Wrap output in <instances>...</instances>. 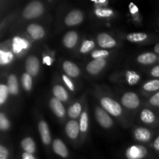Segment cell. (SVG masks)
I'll return each instance as SVG.
<instances>
[{"label": "cell", "mask_w": 159, "mask_h": 159, "mask_svg": "<svg viewBox=\"0 0 159 159\" xmlns=\"http://www.w3.org/2000/svg\"><path fill=\"white\" fill-rule=\"evenodd\" d=\"M43 12V6L40 2L34 1L27 5L23 9V16L26 19H34L40 16Z\"/></svg>", "instance_id": "obj_1"}, {"label": "cell", "mask_w": 159, "mask_h": 159, "mask_svg": "<svg viewBox=\"0 0 159 159\" xmlns=\"http://www.w3.org/2000/svg\"><path fill=\"white\" fill-rule=\"evenodd\" d=\"M152 75L154 77H159V65L155 66L153 69L152 70Z\"/></svg>", "instance_id": "obj_41"}, {"label": "cell", "mask_w": 159, "mask_h": 159, "mask_svg": "<svg viewBox=\"0 0 159 159\" xmlns=\"http://www.w3.org/2000/svg\"><path fill=\"white\" fill-rule=\"evenodd\" d=\"M21 146L23 150L25 151V152L32 154V155L35 152V142H34L32 138H26L25 139H23L21 142Z\"/></svg>", "instance_id": "obj_21"}, {"label": "cell", "mask_w": 159, "mask_h": 159, "mask_svg": "<svg viewBox=\"0 0 159 159\" xmlns=\"http://www.w3.org/2000/svg\"><path fill=\"white\" fill-rule=\"evenodd\" d=\"M23 159H36L35 157L32 155V154L27 153V152H24L22 156Z\"/></svg>", "instance_id": "obj_42"}, {"label": "cell", "mask_w": 159, "mask_h": 159, "mask_svg": "<svg viewBox=\"0 0 159 159\" xmlns=\"http://www.w3.org/2000/svg\"><path fill=\"white\" fill-rule=\"evenodd\" d=\"M9 93V89L6 85H0V104H3L8 97V94Z\"/></svg>", "instance_id": "obj_31"}, {"label": "cell", "mask_w": 159, "mask_h": 159, "mask_svg": "<svg viewBox=\"0 0 159 159\" xmlns=\"http://www.w3.org/2000/svg\"><path fill=\"white\" fill-rule=\"evenodd\" d=\"M53 150L57 155L62 158H67L68 155V149L66 146L63 143V141H61L60 139L54 140L53 142Z\"/></svg>", "instance_id": "obj_15"}, {"label": "cell", "mask_w": 159, "mask_h": 159, "mask_svg": "<svg viewBox=\"0 0 159 159\" xmlns=\"http://www.w3.org/2000/svg\"><path fill=\"white\" fill-rule=\"evenodd\" d=\"M10 127V124L6 116H5L4 113H0V129L2 130H7Z\"/></svg>", "instance_id": "obj_32"}, {"label": "cell", "mask_w": 159, "mask_h": 159, "mask_svg": "<svg viewBox=\"0 0 159 159\" xmlns=\"http://www.w3.org/2000/svg\"><path fill=\"white\" fill-rule=\"evenodd\" d=\"M78 41V34L75 31L67 33L63 38V43L68 48H72Z\"/></svg>", "instance_id": "obj_17"}, {"label": "cell", "mask_w": 159, "mask_h": 159, "mask_svg": "<svg viewBox=\"0 0 159 159\" xmlns=\"http://www.w3.org/2000/svg\"><path fill=\"white\" fill-rule=\"evenodd\" d=\"M62 79H63L64 82H65V83L66 84L67 86L68 87V89H69L71 91H74V89H75L74 85H73V83L71 82V81L69 79H68V76L63 75V76H62Z\"/></svg>", "instance_id": "obj_36"}, {"label": "cell", "mask_w": 159, "mask_h": 159, "mask_svg": "<svg viewBox=\"0 0 159 159\" xmlns=\"http://www.w3.org/2000/svg\"><path fill=\"white\" fill-rule=\"evenodd\" d=\"M40 69V62L35 56H30L26 61V72L31 76L37 75Z\"/></svg>", "instance_id": "obj_6"}, {"label": "cell", "mask_w": 159, "mask_h": 159, "mask_svg": "<svg viewBox=\"0 0 159 159\" xmlns=\"http://www.w3.org/2000/svg\"><path fill=\"white\" fill-rule=\"evenodd\" d=\"M27 32L35 40H39L43 37L45 32L43 28L38 24H30L27 26Z\"/></svg>", "instance_id": "obj_10"}, {"label": "cell", "mask_w": 159, "mask_h": 159, "mask_svg": "<svg viewBox=\"0 0 159 159\" xmlns=\"http://www.w3.org/2000/svg\"><path fill=\"white\" fill-rule=\"evenodd\" d=\"M50 107L54 112V114L58 117H62L65 116V110L61 102L57 99L56 98H52L50 101Z\"/></svg>", "instance_id": "obj_11"}, {"label": "cell", "mask_w": 159, "mask_h": 159, "mask_svg": "<svg viewBox=\"0 0 159 159\" xmlns=\"http://www.w3.org/2000/svg\"><path fill=\"white\" fill-rule=\"evenodd\" d=\"M65 130H66L67 135L70 138H71V139H75L77 138L78 134H79V130H80L79 124L75 120L69 121L67 124L66 127H65Z\"/></svg>", "instance_id": "obj_13"}, {"label": "cell", "mask_w": 159, "mask_h": 159, "mask_svg": "<svg viewBox=\"0 0 159 159\" xmlns=\"http://www.w3.org/2000/svg\"><path fill=\"white\" fill-rule=\"evenodd\" d=\"M109 55V52L106 50H99V51H95L92 53V57L95 59L102 58Z\"/></svg>", "instance_id": "obj_35"}, {"label": "cell", "mask_w": 159, "mask_h": 159, "mask_svg": "<svg viewBox=\"0 0 159 159\" xmlns=\"http://www.w3.org/2000/svg\"><path fill=\"white\" fill-rule=\"evenodd\" d=\"M83 20V15L81 11L77 10H72L65 17V23L68 26H74V25H77L81 23Z\"/></svg>", "instance_id": "obj_7"}, {"label": "cell", "mask_w": 159, "mask_h": 159, "mask_svg": "<svg viewBox=\"0 0 159 159\" xmlns=\"http://www.w3.org/2000/svg\"><path fill=\"white\" fill-rule=\"evenodd\" d=\"M82 111V106L79 102L73 104L68 110V116L71 118H77Z\"/></svg>", "instance_id": "obj_25"}, {"label": "cell", "mask_w": 159, "mask_h": 159, "mask_svg": "<svg viewBox=\"0 0 159 159\" xmlns=\"http://www.w3.org/2000/svg\"><path fill=\"white\" fill-rule=\"evenodd\" d=\"M129 9H130V12H131L132 14H134V13H136V12H138V7H137V6L132 2L130 3V5H129Z\"/></svg>", "instance_id": "obj_40"}, {"label": "cell", "mask_w": 159, "mask_h": 159, "mask_svg": "<svg viewBox=\"0 0 159 159\" xmlns=\"http://www.w3.org/2000/svg\"><path fill=\"white\" fill-rule=\"evenodd\" d=\"M29 47V43L25 39L20 37H15L12 40V51L15 54H19L23 50L26 49Z\"/></svg>", "instance_id": "obj_12"}, {"label": "cell", "mask_w": 159, "mask_h": 159, "mask_svg": "<svg viewBox=\"0 0 159 159\" xmlns=\"http://www.w3.org/2000/svg\"><path fill=\"white\" fill-rule=\"evenodd\" d=\"M151 104L153 106H156V107H159V92L157 93L156 94L154 95L150 99Z\"/></svg>", "instance_id": "obj_38"}, {"label": "cell", "mask_w": 159, "mask_h": 159, "mask_svg": "<svg viewBox=\"0 0 159 159\" xmlns=\"http://www.w3.org/2000/svg\"><path fill=\"white\" fill-rule=\"evenodd\" d=\"M146 38H147V34H144V33H132L127 36V40L133 43L143 41Z\"/></svg>", "instance_id": "obj_24"}, {"label": "cell", "mask_w": 159, "mask_h": 159, "mask_svg": "<svg viewBox=\"0 0 159 159\" xmlns=\"http://www.w3.org/2000/svg\"><path fill=\"white\" fill-rule=\"evenodd\" d=\"M53 93H54V98L58 99L59 101H66L68 99V93L66 90L61 85H55L53 88Z\"/></svg>", "instance_id": "obj_20"}, {"label": "cell", "mask_w": 159, "mask_h": 159, "mask_svg": "<svg viewBox=\"0 0 159 159\" xmlns=\"http://www.w3.org/2000/svg\"><path fill=\"white\" fill-rule=\"evenodd\" d=\"M93 2L95 3L97 9H101V7H104V6H107L109 3V2L107 0H99V1H96V0L93 1Z\"/></svg>", "instance_id": "obj_39"}, {"label": "cell", "mask_w": 159, "mask_h": 159, "mask_svg": "<svg viewBox=\"0 0 159 159\" xmlns=\"http://www.w3.org/2000/svg\"><path fill=\"white\" fill-rule=\"evenodd\" d=\"M43 61L47 65H51V61H52V60H51V58L49 57V56H45V57L43 58Z\"/></svg>", "instance_id": "obj_43"}, {"label": "cell", "mask_w": 159, "mask_h": 159, "mask_svg": "<svg viewBox=\"0 0 159 159\" xmlns=\"http://www.w3.org/2000/svg\"><path fill=\"white\" fill-rule=\"evenodd\" d=\"M22 85L23 89L26 91H30L32 88V78L28 73H24L21 78Z\"/></svg>", "instance_id": "obj_28"}, {"label": "cell", "mask_w": 159, "mask_h": 159, "mask_svg": "<svg viewBox=\"0 0 159 159\" xmlns=\"http://www.w3.org/2000/svg\"><path fill=\"white\" fill-rule=\"evenodd\" d=\"M96 15L99 17H109L113 14V10L108 9H96Z\"/></svg>", "instance_id": "obj_34"}, {"label": "cell", "mask_w": 159, "mask_h": 159, "mask_svg": "<svg viewBox=\"0 0 159 159\" xmlns=\"http://www.w3.org/2000/svg\"><path fill=\"white\" fill-rule=\"evenodd\" d=\"M157 60L156 54L153 53H144L138 56V61L144 65H148V64H153Z\"/></svg>", "instance_id": "obj_19"}, {"label": "cell", "mask_w": 159, "mask_h": 159, "mask_svg": "<svg viewBox=\"0 0 159 159\" xmlns=\"http://www.w3.org/2000/svg\"><path fill=\"white\" fill-rule=\"evenodd\" d=\"M155 51H156L157 52H158L159 53V44H157L156 45V47H155Z\"/></svg>", "instance_id": "obj_45"}, {"label": "cell", "mask_w": 159, "mask_h": 159, "mask_svg": "<svg viewBox=\"0 0 159 159\" xmlns=\"http://www.w3.org/2000/svg\"><path fill=\"white\" fill-rule=\"evenodd\" d=\"M39 131H40L41 140L43 144H49L51 142V135H50L49 128L48 124L45 121H40L38 125Z\"/></svg>", "instance_id": "obj_14"}, {"label": "cell", "mask_w": 159, "mask_h": 159, "mask_svg": "<svg viewBox=\"0 0 159 159\" xmlns=\"http://www.w3.org/2000/svg\"><path fill=\"white\" fill-rule=\"evenodd\" d=\"M13 59L12 53L9 51H4L2 50L0 51V64L1 65H6L9 64Z\"/></svg>", "instance_id": "obj_27"}, {"label": "cell", "mask_w": 159, "mask_h": 159, "mask_svg": "<svg viewBox=\"0 0 159 159\" xmlns=\"http://www.w3.org/2000/svg\"><path fill=\"white\" fill-rule=\"evenodd\" d=\"M106 66V61L103 58L94 59L87 65L86 70L89 74L96 75Z\"/></svg>", "instance_id": "obj_8"}, {"label": "cell", "mask_w": 159, "mask_h": 159, "mask_svg": "<svg viewBox=\"0 0 159 159\" xmlns=\"http://www.w3.org/2000/svg\"><path fill=\"white\" fill-rule=\"evenodd\" d=\"M122 104L128 109H135L139 106L140 99L138 95L134 93H127L121 99Z\"/></svg>", "instance_id": "obj_4"}, {"label": "cell", "mask_w": 159, "mask_h": 159, "mask_svg": "<svg viewBox=\"0 0 159 159\" xmlns=\"http://www.w3.org/2000/svg\"><path fill=\"white\" fill-rule=\"evenodd\" d=\"M95 46L94 42L92 41V40H85V41L82 43V47L80 48V52L81 53H86L88 51H91Z\"/></svg>", "instance_id": "obj_33"}, {"label": "cell", "mask_w": 159, "mask_h": 159, "mask_svg": "<svg viewBox=\"0 0 159 159\" xmlns=\"http://www.w3.org/2000/svg\"><path fill=\"white\" fill-rule=\"evenodd\" d=\"M79 127H80V130L82 132H85L88 129V115L85 112H83L81 115Z\"/></svg>", "instance_id": "obj_30"}, {"label": "cell", "mask_w": 159, "mask_h": 159, "mask_svg": "<svg viewBox=\"0 0 159 159\" xmlns=\"http://www.w3.org/2000/svg\"><path fill=\"white\" fill-rule=\"evenodd\" d=\"M64 71L68 76L71 77H77L79 75V68L73 62L66 61L63 64Z\"/></svg>", "instance_id": "obj_16"}, {"label": "cell", "mask_w": 159, "mask_h": 159, "mask_svg": "<svg viewBox=\"0 0 159 159\" xmlns=\"http://www.w3.org/2000/svg\"><path fill=\"white\" fill-rule=\"evenodd\" d=\"M96 117L98 123L104 128H109L113 124V120L111 118L102 108L97 107L96 109Z\"/></svg>", "instance_id": "obj_5"}, {"label": "cell", "mask_w": 159, "mask_h": 159, "mask_svg": "<svg viewBox=\"0 0 159 159\" xmlns=\"http://www.w3.org/2000/svg\"><path fill=\"white\" fill-rule=\"evenodd\" d=\"M134 137L140 141H148L151 138V133L148 129L140 127L135 130Z\"/></svg>", "instance_id": "obj_18"}, {"label": "cell", "mask_w": 159, "mask_h": 159, "mask_svg": "<svg viewBox=\"0 0 159 159\" xmlns=\"http://www.w3.org/2000/svg\"><path fill=\"white\" fill-rule=\"evenodd\" d=\"M98 44L103 48H111L116 45V41L107 34H100L97 37Z\"/></svg>", "instance_id": "obj_9"}, {"label": "cell", "mask_w": 159, "mask_h": 159, "mask_svg": "<svg viewBox=\"0 0 159 159\" xmlns=\"http://www.w3.org/2000/svg\"><path fill=\"white\" fill-rule=\"evenodd\" d=\"M144 89L146 91L149 92L159 89V80L158 79H155V80H152L150 82H147L144 85Z\"/></svg>", "instance_id": "obj_29"}, {"label": "cell", "mask_w": 159, "mask_h": 159, "mask_svg": "<svg viewBox=\"0 0 159 159\" xmlns=\"http://www.w3.org/2000/svg\"><path fill=\"white\" fill-rule=\"evenodd\" d=\"M158 61H159V58H158Z\"/></svg>", "instance_id": "obj_46"}, {"label": "cell", "mask_w": 159, "mask_h": 159, "mask_svg": "<svg viewBox=\"0 0 159 159\" xmlns=\"http://www.w3.org/2000/svg\"><path fill=\"white\" fill-rule=\"evenodd\" d=\"M126 78L129 85H135L139 81L140 75L134 71H127L126 72Z\"/></svg>", "instance_id": "obj_26"}, {"label": "cell", "mask_w": 159, "mask_h": 159, "mask_svg": "<svg viewBox=\"0 0 159 159\" xmlns=\"http://www.w3.org/2000/svg\"><path fill=\"white\" fill-rule=\"evenodd\" d=\"M147 154L145 147L141 145H134L129 148L126 152L127 159H142Z\"/></svg>", "instance_id": "obj_3"}, {"label": "cell", "mask_w": 159, "mask_h": 159, "mask_svg": "<svg viewBox=\"0 0 159 159\" xmlns=\"http://www.w3.org/2000/svg\"><path fill=\"white\" fill-rule=\"evenodd\" d=\"M8 150L4 146H0V159H7L8 158Z\"/></svg>", "instance_id": "obj_37"}, {"label": "cell", "mask_w": 159, "mask_h": 159, "mask_svg": "<svg viewBox=\"0 0 159 159\" xmlns=\"http://www.w3.org/2000/svg\"><path fill=\"white\" fill-rule=\"evenodd\" d=\"M141 119L143 122L146 123V124H152L155 120V116L153 112L146 109V110H142V112H141Z\"/></svg>", "instance_id": "obj_23"}, {"label": "cell", "mask_w": 159, "mask_h": 159, "mask_svg": "<svg viewBox=\"0 0 159 159\" xmlns=\"http://www.w3.org/2000/svg\"><path fill=\"white\" fill-rule=\"evenodd\" d=\"M8 89H9V93L12 95H16L18 93V82L17 79L14 75H10L8 78Z\"/></svg>", "instance_id": "obj_22"}, {"label": "cell", "mask_w": 159, "mask_h": 159, "mask_svg": "<svg viewBox=\"0 0 159 159\" xmlns=\"http://www.w3.org/2000/svg\"><path fill=\"white\" fill-rule=\"evenodd\" d=\"M154 147L157 151H159V137H158L157 139L155 140V143H154Z\"/></svg>", "instance_id": "obj_44"}, {"label": "cell", "mask_w": 159, "mask_h": 159, "mask_svg": "<svg viewBox=\"0 0 159 159\" xmlns=\"http://www.w3.org/2000/svg\"><path fill=\"white\" fill-rule=\"evenodd\" d=\"M101 105L106 111L113 116H118L122 113V108L118 102L109 97H104L101 99Z\"/></svg>", "instance_id": "obj_2"}]
</instances>
